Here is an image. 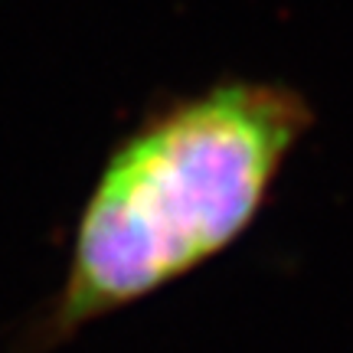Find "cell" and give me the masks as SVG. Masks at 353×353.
Here are the masks:
<instances>
[{"label":"cell","mask_w":353,"mask_h":353,"mask_svg":"<svg viewBox=\"0 0 353 353\" xmlns=\"http://www.w3.org/2000/svg\"><path fill=\"white\" fill-rule=\"evenodd\" d=\"M317 108L291 82L223 76L154 99L112 141L72 219L59 288L17 353H50L226 255L262 219Z\"/></svg>","instance_id":"1"}]
</instances>
